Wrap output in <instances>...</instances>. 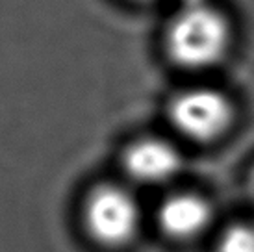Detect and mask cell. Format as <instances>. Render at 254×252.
Instances as JSON below:
<instances>
[{
	"instance_id": "6da1fadb",
	"label": "cell",
	"mask_w": 254,
	"mask_h": 252,
	"mask_svg": "<svg viewBox=\"0 0 254 252\" xmlns=\"http://www.w3.org/2000/svg\"><path fill=\"white\" fill-rule=\"evenodd\" d=\"M230 41L228 19L204 0L182 4L165 30V50L171 62L190 70L217 65L226 56Z\"/></svg>"
},
{
	"instance_id": "7a4b0ae2",
	"label": "cell",
	"mask_w": 254,
	"mask_h": 252,
	"mask_svg": "<svg viewBox=\"0 0 254 252\" xmlns=\"http://www.w3.org/2000/svg\"><path fill=\"white\" fill-rule=\"evenodd\" d=\"M82 217L89 238L108 249L128 245L141 224L135 196L115 184H102L91 189L84 202Z\"/></svg>"
},
{
	"instance_id": "3957f363",
	"label": "cell",
	"mask_w": 254,
	"mask_h": 252,
	"mask_svg": "<svg viewBox=\"0 0 254 252\" xmlns=\"http://www.w3.org/2000/svg\"><path fill=\"white\" fill-rule=\"evenodd\" d=\"M171 126L193 143H212L234 123L230 98L212 87H191L173 97L167 108Z\"/></svg>"
},
{
	"instance_id": "277c9868",
	"label": "cell",
	"mask_w": 254,
	"mask_h": 252,
	"mask_svg": "<svg viewBox=\"0 0 254 252\" xmlns=\"http://www.w3.org/2000/svg\"><path fill=\"white\" fill-rule=\"evenodd\" d=\"M123 167L130 180L160 186L173 180L182 167V156L169 141L143 137L134 141L123 156Z\"/></svg>"
},
{
	"instance_id": "5b68a950",
	"label": "cell",
	"mask_w": 254,
	"mask_h": 252,
	"mask_svg": "<svg viewBox=\"0 0 254 252\" xmlns=\"http://www.w3.org/2000/svg\"><path fill=\"white\" fill-rule=\"evenodd\" d=\"M213 210L202 195L182 191L167 196L156 213L158 228L173 241H191L212 224Z\"/></svg>"
},
{
	"instance_id": "8992f818",
	"label": "cell",
	"mask_w": 254,
	"mask_h": 252,
	"mask_svg": "<svg viewBox=\"0 0 254 252\" xmlns=\"http://www.w3.org/2000/svg\"><path fill=\"white\" fill-rule=\"evenodd\" d=\"M215 252H254V221H238L219 234Z\"/></svg>"
},
{
	"instance_id": "52a82bcc",
	"label": "cell",
	"mask_w": 254,
	"mask_h": 252,
	"mask_svg": "<svg viewBox=\"0 0 254 252\" xmlns=\"http://www.w3.org/2000/svg\"><path fill=\"white\" fill-rule=\"evenodd\" d=\"M247 195L251 198V204H253V210H254V167L251 169L249 173V180H247Z\"/></svg>"
},
{
	"instance_id": "ba28073f",
	"label": "cell",
	"mask_w": 254,
	"mask_h": 252,
	"mask_svg": "<svg viewBox=\"0 0 254 252\" xmlns=\"http://www.w3.org/2000/svg\"><path fill=\"white\" fill-rule=\"evenodd\" d=\"M135 2H148V0H135Z\"/></svg>"
}]
</instances>
